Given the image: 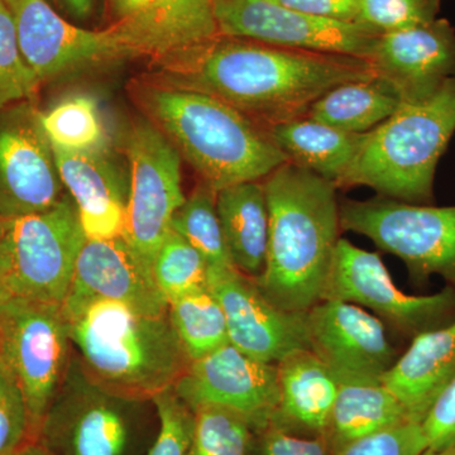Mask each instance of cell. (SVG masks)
<instances>
[{"label": "cell", "mask_w": 455, "mask_h": 455, "mask_svg": "<svg viewBox=\"0 0 455 455\" xmlns=\"http://www.w3.org/2000/svg\"><path fill=\"white\" fill-rule=\"evenodd\" d=\"M170 86L211 95L268 130L304 118L329 90L373 76L359 57L220 37L169 62Z\"/></svg>", "instance_id": "obj_1"}, {"label": "cell", "mask_w": 455, "mask_h": 455, "mask_svg": "<svg viewBox=\"0 0 455 455\" xmlns=\"http://www.w3.org/2000/svg\"><path fill=\"white\" fill-rule=\"evenodd\" d=\"M269 212L265 268L254 278L280 309L307 313L322 301L340 239L333 182L286 163L263 179Z\"/></svg>", "instance_id": "obj_2"}, {"label": "cell", "mask_w": 455, "mask_h": 455, "mask_svg": "<svg viewBox=\"0 0 455 455\" xmlns=\"http://www.w3.org/2000/svg\"><path fill=\"white\" fill-rule=\"evenodd\" d=\"M64 311L84 371L118 396L152 401L190 366L169 310L148 313L124 302L94 300Z\"/></svg>", "instance_id": "obj_3"}, {"label": "cell", "mask_w": 455, "mask_h": 455, "mask_svg": "<svg viewBox=\"0 0 455 455\" xmlns=\"http://www.w3.org/2000/svg\"><path fill=\"white\" fill-rule=\"evenodd\" d=\"M158 128L214 193L262 181L289 158L268 131L211 95L151 86L143 97Z\"/></svg>", "instance_id": "obj_4"}, {"label": "cell", "mask_w": 455, "mask_h": 455, "mask_svg": "<svg viewBox=\"0 0 455 455\" xmlns=\"http://www.w3.org/2000/svg\"><path fill=\"white\" fill-rule=\"evenodd\" d=\"M455 132V77L429 100L403 104L368 132L337 188L367 187L387 199L420 205L434 200L440 157Z\"/></svg>", "instance_id": "obj_5"}, {"label": "cell", "mask_w": 455, "mask_h": 455, "mask_svg": "<svg viewBox=\"0 0 455 455\" xmlns=\"http://www.w3.org/2000/svg\"><path fill=\"white\" fill-rule=\"evenodd\" d=\"M157 429L151 401L131 400L101 387L74 350L36 442L55 455H146Z\"/></svg>", "instance_id": "obj_6"}, {"label": "cell", "mask_w": 455, "mask_h": 455, "mask_svg": "<svg viewBox=\"0 0 455 455\" xmlns=\"http://www.w3.org/2000/svg\"><path fill=\"white\" fill-rule=\"evenodd\" d=\"M2 298L64 304L86 242L68 193L47 211L0 220Z\"/></svg>", "instance_id": "obj_7"}, {"label": "cell", "mask_w": 455, "mask_h": 455, "mask_svg": "<svg viewBox=\"0 0 455 455\" xmlns=\"http://www.w3.org/2000/svg\"><path fill=\"white\" fill-rule=\"evenodd\" d=\"M340 226L398 257L415 283L440 276L455 289V206L439 208L383 196L346 200L340 203Z\"/></svg>", "instance_id": "obj_8"}, {"label": "cell", "mask_w": 455, "mask_h": 455, "mask_svg": "<svg viewBox=\"0 0 455 455\" xmlns=\"http://www.w3.org/2000/svg\"><path fill=\"white\" fill-rule=\"evenodd\" d=\"M0 357L25 395L36 442L74 357L62 305L0 299Z\"/></svg>", "instance_id": "obj_9"}, {"label": "cell", "mask_w": 455, "mask_h": 455, "mask_svg": "<svg viewBox=\"0 0 455 455\" xmlns=\"http://www.w3.org/2000/svg\"><path fill=\"white\" fill-rule=\"evenodd\" d=\"M322 300L349 302L373 311L385 324L414 339L455 319V289L409 295L392 281L379 253L339 239Z\"/></svg>", "instance_id": "obj_10"}, {"label": "cell", "mask_w": 455, "mask_h": 455, "mask_svg": "<svg viewBox=\"0 0 455 455\" xmlns=\"http://www.w3.org/2000/svg\"><path fill=\"white\" fill-rule=\"evenodd\" d=\"M130 202L125 241L152 269L173 215L185 203L181 155L154 124L140 122L128 133Z\"/></svg>", "instance_id": "obj_11"}, {"label": "cell", "mask_w": 455, "mask_h": 455, "mask_svg": "<svg viewBox=\"0 0 455 455\" xmlns=\"http://www.w3.org/2000/svg\"><path fill=\"white\" fill-rule=\"evenodd\" d=\"M220 36L286 49L370 59L377 36L339 22L283 7L275 0H212Z\"/></svg>", "instance_id": "obj_12"}, {"label": "cell", "mask_w": 455, "mask_h": 455, "mask_svg": "<svg viewBox=\"0 0 455 455\" xmlns=\"http://www.w3.org/2000/svg\"><path fill=\"white\" fill-rule=\"evenodd\" d=\"M22 55L40 82L90 66L140 56L116 26L90 31L64 20L49 0H4Z\"/></svg>", "instance_id": "obj_13"}, {"label": "cell", "mask_w": 455, "mask_h": 455, "mask_svg": "<svg viewBox=\"0 0 455 455\" xmlns=\"http://www.w3.org/2000/svg\"><path fill=\"white\" fill-rule=\"evenodd\" d=\"M64 190L41 112L31 101L0 110V220L47 211Z\"/></svg>", "instance_id": "obj_14"}, {"label": "cell", "mask_w": 455, "mask_h": 455, "mask_svg": "<svg viewBox=\"0 0 455 455\" xmlns=\"http://www.w3.org/2000/svg\"><path fill=\"white\" fill-rule=\"evenodd\" d=\"M173 391L194 411L221 407L243 416L254 431L262 430L280 403L277 364L248 357L229 343L191 362Z\"/></svg>", "instance_id": "obj_15"}, {"label": "cell", "mask_w": 455, "mask_h": 455, "mask_svg": "<svg viewBox=\"0 0 455 455\" xmlns=\"http://www.w3.org/2000/svg\"><path fill=\"white\" fill-rule=\"evenodd\" d=\"M208 287L226 315L229 343L248 357L277 364L290 353L309 349L307 313L280 309L254 278L235 267L209 266Z\"/></svg>", "instance_id": "obj_16"}, {"label": "cell", "mask_w": 455, "mask_h": 455, "mask_svg": "<svg viewBox=\"0 0 455 455\" xmlns=\"http://www.w3.org/2000/svg\"><path fill=\"white\" fill-rule=\"evenodd\" d=\"M309 349L338 382H382L398 355L385 323L349 302L322 300L307 313Z\"/></svg>", "instance_id": "obj_17"}, {"label": "cell", "mask_w": 455, "mask_h": 455, "mask_svg": "<svg viewBox=\"0 0 455 455\" xmlns=\"http://www.w3.org/2000/svg\"><path fill=\"white\" fill-rule=\"evenodd\" d=\"M368 61L403 104L424 103L455 77V28L445 18H436L379 36Z\"/></svg>", "instance_id": "obj_18"}, {"label": "cell", "mask_w": 455, "mask_h": 455, "mask_svg": "<svg viewBox=\"0 0 455 455\" xmlns=\"http://www.w3.org/2000/svg\"><path fill=\"white\" fill-rule=\"evenodd\" d=\"M116 28L140 55L173 61L220 37L212 0H110Z\"/></svg>", "instance_id": "obj_19"}, {"label": "cell", "mask_w": 455, "mask_h": 455, "mask_svg": "<svg viewBox=\"0 0 455 455\" xmlns=\"http://www.w3.org/2000/svg\"><path fill=\"white\" fill-rule=\"evenodd\" d=\"M94 300L124 302L148 313L169 310V302L158 290L152 269L123 236L86 239L62 307L73 309Z\"/></svg>", "instance_id": "obj_20"}, {"label": "cell", "mask_w": 455, "mask_h": 455, "mask_svg": "<svg viewBox=\"0 0 455 455\" xmlns=\"http://www.w3.org/2000/svg\"><path fill=\"white\" fill-rule=\"evenodd\" d=\"M60 178L79 212L88 239L124 238L130 175L110 152H68L52 147Z\"/></svg>", "instance_id": "obj_21"}, {"label": "cell", "mask_w": 455, "mask_h": 455, "mask_svg": "<svg viewBox=\"0 0 455 455\" xmlns=\"http://www.w3.org/2000/svg\"><path fill=\"white\" fill-rule=\"evenodd\" d=\"M280 403L269 425L305 436H324L339 382L311 352L290 353L277 363Z\"/></svg>", "instance_id": "obj_22"}, {"label": "cell", "mask_w": 455, "mask_h": 455, "mask_svg": "<svg viewBox=\"0 0 455 455\" xmlns=\"http://www.w3.org/2000/svg\"><path fill=\"white\" fill-rule=\"evenodd\" d=\"M455 379V319L411 339L382 382L421 423L440 392Z\"/></svg>", "instance_id": "obj_23"}, {"label": "cell", "mask_w": 455, "mask_h": 455, "mask_svg": "<svg viewBox=\"0 0 455 455\" xmlns=\"http://www.w3.org/2000/svg\"><path fill=\"white\" fill-rule=\"evenodd\" d=\"M224 242L233 266L259 277L267 254L269 212L263 181L232 185L215 193Z\"/></svg>", "instance_id": "obj_24"}, {"label": "cell", "mask_w": 455, "mask_h": 455, "mask_svg": "<svg viewBox=\"0 0 455 455\" xmlns=\"http://www.w3.org/2000/svg\"><path fill=\"white\" fill-rule=\"evenodd\" d=\"M267 131L289 163L311 171L333 182L335 187L349 170L368 136V132L340 131L307 116L272 125Z\"/></svg>", "instance_id": "obj_25"}, {"label": "cell", "mask_w": 455, "mask_h": 455, "mask_svg": "<svg viewBox=\"0 0 455 455\" xmlns=\"http://www.w3.org/2000/svg\"><path fill=\"white\" fill-rule=\"evenodd\" d=\"M412 421L383 382H339L325 438L333 453L353 440ZM416 423V421H415Z\"/></svg>", "instance_id": "obj_26"}, {"label": "cell", "mask_w": 455, "mask_h": 455, "mask_svg": "<svg viewBox=\"0 0 455 455\" xmlns=\"http://www.w3.org/2000/svg\"><path fill=\"white\" fill-rule=\"evenodd\" d=\"M403 106L396 90L381 77L340 84L311 106L307 118L340 131L367 133Z\"/></svg>", "instance_id": "obj_27"}, {"label": "cell", "mask_w": 455, "mask_h": 455, "mask_svg": "<svg viewBox=\"0 0 455 455\" xmlns=\"http://www.w3.org/2000/svg\"><path fill=\"white\" fill-rule=\"evenodd\" d=\"M41 124L51 146L68 152L109 151V132L98 100L88 94L68 95L47 112Z\"/></svg>", "instance_id": "obj_28"}, {"label": "cell", "mask_w": 455, "mask_h": 455, "mask_svg": "<svg viewBox=\"0 0 455 455\" xmlns=\"http://www.w3.org/2000/svg\"><path fill=\"white\" fill-rule=\"evenodd\" d=\"M169 316L191 362L229 344L226 315L208 286L171 301Z\"/></svg>", "instance_id": "obj_29"}, {"label": "cell", "mask_w": 455, "mask_h": 455, "mask_svg": "<svg viewBox=\"0 0 455 455\" xmlns=\"http://www.w3.org/2000/svg\"><path fill=\"white\" fill-rule=\"evenodd\" d=\"M171 229L202 253L209 266L235 267L224 242L215 193L204 182L175 212Z\"/></svg>", "instance_id": "obj_30"}, {"label": "cell", "mask_w": 455, "mask_h": 455, "mask_svg": "<svg viewBox=\"0 0 455 455\" xmlns=\"http://www.w3.org/2000/svg\"><path fill=\"white\" fill-rule=\"evenodd\" d=\"M209 263L181 235L171 229L152 263V275L167 302L208 286Z\"/></svg>", "instance_id": "obj_31"}, {"label": "cell", "mask_w": 455, "mask_h": 455, "mask_svg": "<svg viewBox=\"0 0 455 455\" xmlns=\"http://www.w3.org/2000/svg\"><path fill=\"white\" fill-rule=\"evenodd\" d=\"M196 415L190 455H250L254 429L243 416L215 406L200 407Z\"/></svg>", "instance_id": "obj_32"}, {"label": "cell", "mask_w": 455, "mask_h": 455, "mask_svg": "<svg viewBox=\"0 0 455 455\" xmlns=\"http://www.w3.org/2000/svg\"><path fill=\"white\" fill-rule=\"evenodd\" d=\"M40 85L20 51L11 12L0 0V110L33 101Z\"/></svg>", "instance_id": "obj_33"}, {"label": "cell", "mask_w": 455, "mask_h": 455, "mask_svg": "<svg viewBox=\"0 0 455 455\" xmlns=\"http://www.w3.org/2000/svg\"><path fill=\"white\" fill-rule=\"evenodd\" d=\"M440 5L442 0H357L355 23L379 37L436 20Z\"/></svg>", "instance_id": "obj_34"}, {"label": "cell", "mask_w": 455, "mask_h": 455, "mask_svg": "<svg viewBox=\"0 0 455 455\" xmlns=\"http://www.w3.org/2000/svg\"><path fill=\"white\" fill-rule=\"evenodd\" d=\"M158 429L146 455H190L196 435V415L173 391L164 390L151 401Z\"/></svg>", "instance_id": "obj_35"}, {"label": "cell", "mask_w": 455, "mask_h": 455, "mask_svg": "<svg viewBox=\"0 0 455 455\" xmlns=\"http://www.w3.org/2000/svg\"><path fill=\"white\" fill-rule=\"evenodd\" d=\"M33 439L31 418L16 376L0 357V455H9Z\"/></svg>", "instance_id": "obj_36"}, {"label": "cell", "mask_w": 455, "mask_h": 455, "mask_svg": "<svg viewBox=\"0 0 455 455\" xmlns=\"http://www.w3.org/2000/svg\"><path fill=\"white\" fill-rule=\"evenodd\" d=\"M429 449L421 423L409 421L343 445L333 455H421Z\"/></svg>", "instance_id": "obj_37"}, {"label": "cell", "mask_w": 455, "mask_h": 455, "mask_svg": "<svg viewBox=\"0 0 455 455\" xmlns=\"http://www.w3.org/2000/svg\"><path fill=\"white\" fill-rule=\"evenodd\" d=\"M250 455H333L325 436H305L268 425L254 431Z\"/></svg>", "instance_id": "obj_38"}, {"label": "cell", "mask_w": 455, "mask_h": 455, "mask_svg": "<svg viewBox=\"0 0 455 455\" xmlns=\"http://www.w3.org/2000/svg\"><path fill=\"white\" fill-rule=\"evenodd\" d=\"M421 427L431 451L455 447V379L440 392Z\"/></svg>", "instance_id": "obj_39"}, {"label": "cell", "mask_w": 455, "mask_h": 455, "mask_svg": "<svg viewBox=\"0 0 455 455\" xmlns=\"http://www.w3.org/2000/svg\"><path fill=\"white\" fill-rule=\"evenodd\" d=\"M283 7L313 16L355 23L357 0H275Z\"/></svg>", "instance_id": "obj_40"}, {"label": "cell", "mask_w": 455, "mask_h": 455, "mask_svg": "<svg viewBox=\"0 0 455 455\" xmlns=\"http://www.w3.org/2000/svg\"><path fill=\"white\" fill-rule=\"evenodd\" d=\"M64 3L74 17L86 20L94 9L95 0H64Z\"/></svg>", "instance_id": "obj_41"}, {"label": "cell", "mask_w": 455, "mask_h": 455, "mask_svg": "<svg viewBox=\"0 0 455 455\" xmlns=\"http://www.w3.org/2000/svg\"><path fill=\"white\" fill-rule=\"evenodd\" d=\"M9 455H55L51 453L49 449L44 448L41 443L38 442H29L27 443L26 445H23L22 448L18 449V451H13V453Z\"/></svg>", "instance_id": "obj_42"}, {"label": "cell", "mask_w": 455, "mask_h": 455, "mask_svg": "<svg viewBox=\"0 0 455 455\" xmlns=\"http://www.w3.org/2000/svg\"><path fill=\"white\" fill-rule=\"evenodd\" d=\"M421 455H455V447L443 449V451H431V449H427Z\"/></svg>", "instance_id": "obj_43"}, {"label": "cell", "mask_w": 455, "mask_h": 455, "mask_svg": "<svg viewBox=\"0 0 455 455\" xmlns=\"http://www.w3.org/2000/svg\"><path fill=\"white\" fill-rule=\"evenodd\" d=\"M0 235H2V223H0ZM0 298H2V289H0Z\"/></svg>", "instance_id": "obj_44"}, {"label": "cell", "mask_w": 455, "mask_h": 455, "mask_svg": "<svg viewBox=\"0 0 455 455\" xmlns=\"http://www.w3.org/2000/svg\"><path fill=\"white\" fill-rule=\"evenodd\" d=\"M51 2L57 3L59 0H51Z\"/></svg>", "instance_id": "obj_45"}]
</instances>
